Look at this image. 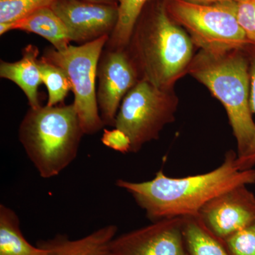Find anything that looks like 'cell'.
I'll return each mask as SVG.
<instances>
[{
  "label": "cell",
  "mask_w": 255,
  "mask_h": 255,
  "mask_svg": "<svg viewBox=\"0 0 255 255\" xmlns=\"http://www.w3.org/2000/svg\"><path fill=\"white\" fill-rule=\"evenodd\" d=\"M222 104L237 144L238 157L248 152L255 137L251 106L250 61L246 50L211 54L199 50L188 69Z\"/></svg>",
  "instance_id": "obj_3"
},
{
  "label": "cell",
  "mask_w": 255,
  "mask_h": 255,
  "mask_svg": "<svg viewBox=\"0 0 255 255\" xmlns=\"http://www.w3.org/2000/svg\"><path fill=\"white\" fill-rule=\"evenodd\" d=\"M39 50L33 44L22 50V58L14 63H0V77L14 82L27 97L30 108L41 107L38 87L43 83L38 65Z\"/></svg>",
  "instance_id": "obj_13"
},
{
  "label": "cell",
  "mask_w": 255,
  "mask_h": 255,
  "mask_svg": "<svg viewBox=\"0 0 255 255\" xmlns=\"http://www.w3.org/2000/svg\"><path fill=\"white\" fill-rule=\"evenodd\" d=\"M84 1L102 4L118 5L119 4V0H84Z\"/></svg>",
  "instance_id": "obj_25"
},
{
  "label": "cell",
  "mask_w": 255,
  "mask_h": 255,
  "mask_svg": "<svg viewBox=\"0 0 255 255\" xmlns=\"http://www.w3.org/2000/svg\"><path fill=\"white\" fill-rule=\"evenodd\" d=\"M179 101L174 89L163 90L140 80L124 97L114 127L123 130L136 153L159 138L164 128L175 120Z\"/></svg>",
  "instance_id": "obj_6"
},
{
  "label": "cell",
  "mask_w": 255,
  "mask_h": 255,
  "mask_svg": "<svg viewBox=\"0 0 255 255\" xmlns=\"http://www.w3.org/2000/svg\"><path fill=\"white\" fill-rule=\"evenodd\" d=\"M148 0H119L118 21L106 48L125 49Z\"/></svg>",
  "instance_id": "obj_17"
},
{
  "label": "cell",
  "mask_w": 255,
  "mask_h": 255,
  "mask_svg": "<svg viewBox=\"0 0 255 255\" xmlns=\"http://www.w3.org/2000/svg\"><path fill=\"white\" fill-rule=\"evenodd\" d=\"M0 255H50L46 248L28 243L17 214L4 204L0 205Z\"/></svg>",
  "instance_id": "obj_15"
},
{
  "label": "cell",
  "mask_w": 255,
  "mask_h": 255,
  "mask_svg": "<svg viewBox=\"0 0 255 255\" xmlns=\"http://www.w3.org/2000/svg\"><path fill=\"white\" fill-rule=\"evenodd\" d=\"M248 185L221 193L201 208L199 217L214 235L225 240L255 221V195Z\"/></svg>",
  "instance_id": "obj_11"
},
{
  "label": "cell",
  "mask_w": 255,
  "mask_h": 255,
  "mask_svg": "<svg viewBox=\"0 0 255 255\" xmlns=\"http://www.w3.org/2000/svg\"><path fill=\"white\" fill-rule=\"evenodd\" d=\"M237 152L228 151L217 168L206 173L171 177L159 169L153 179L144 182L118 179L117 187L130 194L152 222L199 214L208 201L239 185L255 183V169L240 170Z\"/></svg>",
  "instance_id": "obj_1"
},
{
  "label": "cell",
  "mask_w": 255,
  "mask_h": 255,
  "mask_svg": "<svg viewBox=\"0 0 255 255\" xmlns=\"http://www.w3.org/2000/svg\"><path fill=\"white\" fill-rule=\"evenodd\" d=\"M194 46L187 32L174 22L162 4L145 22H137L126 49L140 80L170 90L187 75L194 56Z\"/></svg>",
  "instance_id": "obj_2"
},
{
  "label": "cell",
  "mask_w": 255,
  "mask_h": 255,
  "mask_svg": "<svg viewBox=\"0 0 255 255\" xmlns=\"http://www.w3.org/2000/svg\"><path fill=\"white\" fill-rule=\"evenodd\" d=\"M184 218L152 222L116 236L111 243L114 255H189L184 237Z\"/></svg>",
  "instance_id": "obj_9"
},
{
  "label": "cell",
  "mask_w": 255,
  "mask_h": 255,
  "mask_svg": "<svg viewBox=\"0 0 255 255\" xmlns=\"http://www.w3.org/2000/svg\"><path fill=\"white\" fill-rule=\"evenodd\" d=\"M42 82L48 93L47 106L53 107L62 103L72 90V85L66 73L60 67L46 61L41 57L38 60Z\"/></svg>",
  "instance_id": "obj_18"
},
{
  "label": "cell",
  "mask_w": 255,
  "mask_h": 255,
  "mask_svg": "<svg viewBox=\"0 0 255 255\" xmlns=\"http://www.w3.org/2000/svg\"><path fill=\"white\" fill-rule=\"evenodd\" d=\"M223 241L231 255H255V221Z\"/></svg>",
  "instance_id": "obj_20"
},
{
  "label": "cell",
  "mask_w": 255,
  "mask_h": 255,
  "mask_svg": "<svg viewBox=\"0 0 255 255\" xmlns=\"http://www.w3.org/2000/svg\"><path fill=\"white\" fill-rule=\"evenodd\" d=\"M97 104L105 126L114 127L125 96L140 81L136 66L127 49L106 48L97 69Z\"/></svg>",
  "instance_id": "obj_8"
},
{
  "label": "cell",
  "mask_w": 255,
  "mask_h": 255,
  "mask_svg": "<svg viewBox=\"0 0 255 255\" xmlns=\"http://www.w3.org/2000/svg\"><path fill=\"white\" fill-rule=\"evenodd\" d=\"M110 36L65 49L48 48L41 57L63 69L68 75L74 93V105L85 134L92 135L103 128L97 104L96 80L101 55Z\"/></svg>",
  "instance_id": "obj_7"
},
{
  "label": "cell",
  "mask_w": 255,
  "mask_h": 255,
  "mask_svg": "<svg viewBox=\"0 0 255 255\" xmlns=\"http://www.w3.org/2000/svg\"><path fill=\"white\" fill-rule=\"evenodd\" d=\"M85 135L74 104L30 108L18 138L42 178L58 176L75 160Z\"/></svg>",
  "instance_id": "obj_4"
},
{
  "label": "cell",
  "mask_w": 255,
  "mask_h": 255,
  "mask_svg": "<svg viewBox=\"0 0 255 255\" xmlns=\"http://www.w3.org/2000/svg\"><path fill=\"white\" fill-rule=\"evenodd\" d=\"M250 61L251 74V106L252 112L255 116V46L249 45L245 48ZM255 165V137L248 152L236 159V166L240 170L253 169Z\"/></svg>",
  "instance_id": "obj_21"
},
{
  "label": "cell",
  "mask_w": 255,
  "mask_h": 255,
  "mask_svg": "<svg viewBox=\"0 0 255 255\" xmlns=\"http://www.w3.org/2000/svg\"><path fill=\"white\" fill-rule=\"evenodd\" d=\"M237 17L247 39L255 46V0L238 1Z\"/></svg>",
  "instance_id": "obj_22"
},
{
  "label": "cell",
  "mask_w": 255,
  "mask_h": 255,
  "mask_svg": "<svg viewBox=\"0 0 255 255\" xmlns=\"http://www.w3.org/2000/svg\"><path fill=\"white\" fill-rule=\"evenodd\" d=\"M50 7L68 27L70 41L80 44L110 36L118 21V5L56 0Z\"/></svg>",
  "instance_id": "obj_10"
},
{
  "label": "cell",
  "mask_w": 255,
  "mask_h": 255,
  "mask_svg": "<svg viewBox=\"0 0 255 255\" xmlns=\"http://www.w3.org/2000/svg\"><path fill=\"white\" fill-rule=\"evenodd\" d=\"M12 30L39 35L58 50L65 49L71 42L68 27L50 6L38 10L16 22L0 23L1 36Z\"/></svg>",
  "instance_id": "obj_14"
},
{
  "label": "cell",
  "mask_w": 255,
  "mask_h": 255,
  "mask_svg": "<svg viewBox=\"0 0 255 255\" xmlns=\"http://www.w3.org/2000/svg\"><path fill=\"white\" fill-rule=\"evenodd\" d=\"M56 0H0V23H13L38 10L49 7Z\"/></svg>",
  "instance_id": "obj_19"
},
{
  "label": "cell",
  "mask_w": 255,
  "mask_h": 255,
  "mask_svg": "<svg viewBox=\"0 0 255 255\" xmlns=\"http://www.w3.org/2000/svg\"><path fill=\"white\" fill-rule=\"evenodd\" d=\"M117 231V226L108 225L78 239L57 235L52 239L38 242L37 246L46 248L50 255H114L111 243Z\"/></svg>",
  "instance_id": "obj_12"
},
{
  "label": "cell",
  "mask_w": 255,
  "mask_h": 255,
  "mask_svg": "<svg viewBox=\"0 0 255 255\" xmlns=\"http://www.w3.org/2000/svg\"><path fill=\"white\" fill-rule=\"evenodd\" d=\"M185 1L197 3V4H216V3L226 2V1H236V2H238L240 0H185Z\"/></svg>",
  "instance_id": "obj_24"
},
{
  "label": "cell",
  "mask_w": 255,
  "mask_h": 255,
  "mask_svg": "<svg viewBox=\"0 0 255 255\" xmlns=\"http://www.w3.org/2000/svg\"><path fill=\"white\" fill-rule=\"evenodd\" d=\"M102 142L107 147L122 153L130 152L131 142L130 138L123 130L117 128L112 130L104 129Z\"/></svg>",
  "instance_id": "obj_23"
},
{
  "label": "cell",
  "mask_w": 255,
  "mask_h": 255,
  "mask_svg": "<svg viewBox=\"0 0 255 255\" xmlns=\"http://www.w3.org/2000/svg\"><path fill=\"white\" fill-rule=\"evenodd\" d=\"M166 6L170 17L185 28L200 50L223 54L251 45L238 22L236 1L204 4L169 0Z\"/></svg>",
  "instance_id": "obj_5"
},
{
  "label": "cell",
  "mask_w": 255,
  "mask_h": 255,
  "mask_svg": "<svg viewBox=\"0 0 255 255\" xmlns=\"http://www.w3.org/2000/svg\"><path fill=\"white\" fill-rule=\"evenodd\" d=\"M184 237L189 255H231L223 240L214 235L199 214L184 216Z\"/></svg>",
  "instance_id": "obj_16"
}]
</instances>
